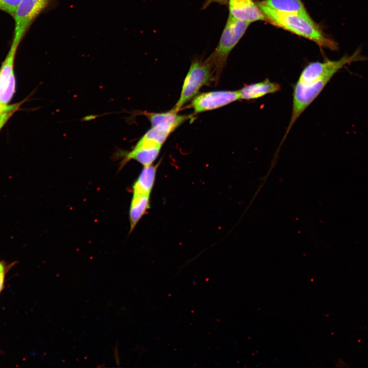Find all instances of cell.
<instances>
[{
    "instance_id": "obj_13",
    "label": "cell",
    "mask_w": 368,
    "mask_h": 368,
    "mask_svg": "<svg viewBox=\"0 0 368 368\" xmlns=\"http://www.w3.org/2000/svg\"><path fill=\"white\" fill-rule=\"evenodd\" d=\"M159 164L144 167L132 185V193L151 194Z\"/></svg>"
},
{
    "instance_id": "obj_3",
    "label": "cell",
    "mask_w": 368,
    "mask_h": 368,
    "mask_svg": "<svg viewBox=\"0 0 368 368\" xmlns=\"http://www.w3.org/2000/svg\"><path fill=\"white\" fill-rule=\"evenodd\" d=\"M332 77H298L293 87L291 116L285 133L280 143H284L292 127L306 109L317 97Z\"/></svg>"
},
{
    "instance_id": "obj_7",
    "label": "cell",
    "mask_w": 368,
    "mask_h": 368,
    "mask_svg": "<svg viewBox=\"0 0 368 368\" xmlns=\"http://www.w3.org/2000/svg\"><path fill=\"white\" fill-rule=\"evenodd\" d=\"M162 145L142 136L129 151H120L121 168L131 160H135L143 167L153 164L158 157Z\"/></svg>"
},
{
    "instance_id": "obj_11",
    "label": "cell",
    "mask_w": 368,
    "mask_h": 368,
    "mask_svg": "<svg viewBox=\"0 0 368 368\" xmlns=\"http://www.w3.org/2000/svg\"><path fill=\"white\" fill-rule=\"evenodd\" d=\"M281 89L279 83L271 81L268 78L263 81L245 84L238 90L240 99L250 101L265 95L275 93Z\"/></svg>"
},
{
    "instance_id": "obj_15",
    "label": "cell",
    "mask_w": 368,
    "mask_h": 368,
    "mask_svg": "<svg viewBox=\"0 0 368 368\" xmlns=\"http://www.w3.org/2000/svg\"><path fill=\"white\" fill-rule=\"evenodd\" d=\"M24 101H25V100L16 103L9 104L7 108L0 112V130L12 115L19 109Z\"/></svg>"
},
{
    "instance_id": "obj_12",
    "label": "cell",
    "mask_w": 368,
    "mask_h": 368,
    "mask_svg": "<svg viewBox=\"0 0 368 368\" xmlns=\"http://www.w3.org/2000/svg\"><path fill=\"white\" fill-rule=\"evenodd\" d=\"M129 210L130 233L131 232L142 217L150 208L151 194L132 193Z\"/></svg>"
},
{
    "instance_id": "obj_5",
    "label": "cell",
    "mask_w": 368,
    "mask_h": 368,
    "mask_svg": "<svg viewBox=\"0 0 368 368\" xmlns=\"http://www.w3.org/2000/svg\"><path fill=\"white\" fill-rule=\"evenodd\" d=\"M50 0H21L13 16L14 29L11 45L18 47L30 26Z\"/></svg>"
},
{
    "instance_id": "obj_1",
    "label": "cell",
    "mask_w": 368,
    "mask_h": 368,
    "mask_svg": "<svg viewBox=\"0 0 368 368\" xmlns=\"http://www.w3.org/2000/svg\"><path fill=\"white\" fill-rule=\"evenodd\" d=\"M266 21L300 36L308 39L320 47L331 51L338 49V44L328 37L310 17L309 14L286 13L275 11L263 2L257 3Z\"/></svg>"
},
{
    "instance_id": "obj_14",
    "label": "cell",
    "mask_w": 368,
    "mask_h": 368,
    "mask_svg": "<svg viewBox=\"0 0 368 368\" xmlns=\"http://www.w3.org/2000/svg\"><path fill=\"white\" fill-rule=\"evenodd\" d=\"M262 2L267 7L280 12L308 14L301 0H265Z\"/></svg>"
},
{
    "instance_id": "obj_9",
    "label": "cell",
    "mask_w": 368,
    "mask_h": 368,
    "mask_svg": "<svg viewBox=\"0 0 368 368\" xmlns=\"http://www.w3.org/2000/svg\"><path fill=\"white\" fill-rule=\"evenodd\" d=\"M229 15L251 24L257 21H266L257 4L252 0H227Z\"/></svg>"
},
{
    "instance_id": "obj_6",
    "label": "cell",
    "mask_w": 368,
    "mask_h": 368,
    "mask_svg": "<svg viewBox=\"0 0 368 368\" xmlns=\"http://www.w3.org/2000/svg\"><path fill=\"white\" fill-rule=\"evenodd\" d=\"M239 100L238 90L209 91L196 96L190 107L195 113H199L217 109Z\"/></svg>"
},
{
    "instance_id": "obj_18",
    "label": "cell",
    "mask_w": 368,
    "mask_h": 368,
    "mask_svg": "<svg viewBox=\"0 0 368 368\" xmlns=\"http://www.w3.org/2000/svg\"><path fill=\"white\" fill-rule=\"evenodd\" d=\"M213 3H216L222 5H227V0H205L203 4L202 9H206Z\"/></svg>"
},
{
    "instance_id": "obj_16",
    "label": "cell",
    "mask_w": 368,
    "mask_h": 368,
    "mask_svg": "<svg viewBox=\"0 0 368 368\" xmlns=\"http://www.w3.org/2000/svg\"><path fill=\"white\" fill-rule=\"evenodd\" d=\"M21 0H0V10L13 17Z\"/></svg>"
},
{
    "instance_id": "obj_10",
    "label": "cell",
    "mask_w": 368,
    "mask_h": 368,
    "mask_svg": "<svg viewBox=\"0 0 368 368\" xmlns=\"http://www.w3.org/2000/svg\"><path fill=\"white\" fill-rule=\"evenodd\" d=\"M144 114L150 121L152 127H156L170 134L191 118L189 116L178 114L172 109L165 112H147Z\"/></svg>"
},
{
    "instance_id": "obj_8",
    "label": "cell",
    "mask_w": 368,
    "mask_h": 368,
    "mask_svg": "<svg viewBox=\"0 0 368 368\" xmlns=\"http://www.w3.org/2000/svg\"><path fill=\"white\" fill-rule=\"evenodd\" d=\"M17 48L11 45L0 67V104L8 105L16 89L14 71L15 57Z\"/></svg>"
},
{
    "instance_id": "obj_4",
    "label": "cell",
    "mask_w": 368,
    "mask_h": 368,
    "mask_svg": "<svg viewBox=\"0 0 368 368\" xmlns=\"http://www.w3.org/2000/svg\"><path fill=\"white\" fill-rule=\"evenodd\" d=\"M215 80L212 64L206 59L196 58L191 63L185 78L178 100L172 110L177 112L197 95L200 88Z\"/></svg>"
},
{
    "instance_id": "obj_2",
    "label": "cell",
    "mask_w": 368,
    "mask_h": 368,
    "mask_svg": "<svg viewBox=\"0 0 368 368\" xmlns=\"http://www.w3.org/2000/svg\"><path fill=\"white\" fill-rule=\"evenodd\" d=\"M250 24L228 15L217 47L206 59L213 66L215 81L219 80L230 53L243 36Z\"/></svg>"
},
{
    "instance_id": "obj_17",
    "label": "cell",
    "mask_w": 368,
    "mask_h": 368,
    "mask_svg": "<svg viewBox=\"0 0 368 368\" xmlns=\"http://www.w3.org/2000/svg\"><path fill=\"white\" fill-rule=\"evenodd\" d=\"M14 263L8 264L5 261L0 260V293L4 288L6 274Z\"/></svg>"
},
{
    "instance_id": "obj_19",
    "label": "cell",
    "mask_w": 368,
    "mask_h": 368,
    "mask_svg": "<svg viewBox=\"0 0 368 368\" xmlns=\"http://www.w3.org/2000/svg\"><path fill=\"white\" fill-rule=\"evenodd\" d=\"M8 105H1L0 104V112L4 110L7 107Z\"/></svg>"
}]
</instances>
